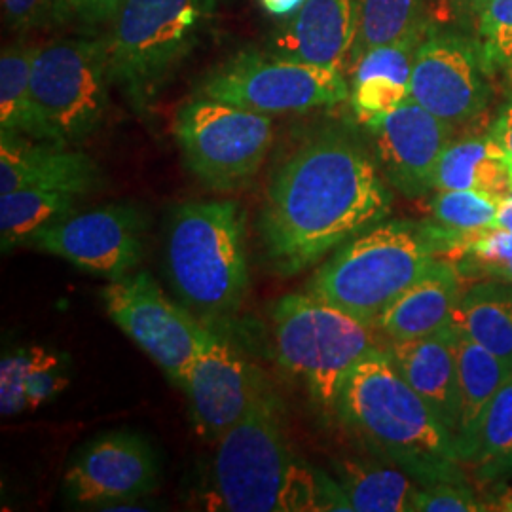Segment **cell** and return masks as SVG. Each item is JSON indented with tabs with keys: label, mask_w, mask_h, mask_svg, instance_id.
Returning a JSON list of instances; mask_svg holds the SVG:
<instances>
[{
	"label": "cell",
	"mask_w": 512,
	"mask_h": 512,
	"mask_svg": "<svg viewBox=\"0 0 512 512\" xmlns=\"http://www.w3.org/2000/svg\"><path fill=\"white\" fill-rule=\"evenodd\" d=\"M391 209V190L365 148L340 131L317 133L270 181L256 222L264 262L281 277L302 274Z\"/></svg>",
	"instance_id": "obj_1"
},
{
	"label": "cell",
	"mask_w": 512,
	"mask_h": 512,
	"mask_svg": "<svg viewBox=\"0 0 512 512\" xmlns=\"http://www.w3.org/2000/svg\"><path fill=\"white\" fill-rule=\"evenodd\" d=\"M205 507L228 512H351L338 480L298 458L283 408L272 393L217 440Z\"/></svg>",
	"instance_id": "obj_2"
},
{
	"label": "cell",
	"mask_w": 512,
	"mask_h": 512,
	"mask_svg": "<svg viewBox=\"0 0 512 512\" xmlns=\"http://www.w3.org/2000/svg\"><path fill=\"white\" fill-rule=\"evenodd\" d=\"M336 414L376 454L421 486L465 482L458 439L393 365L387 349L349 372Z\"/></svg>",
	"instance_id": "obj_3"
},
{
	"label": "cell",
	"mask_w": 512,
	"mask_h": 512,
	"mask_svg": "<svg viewBox=\"0 0 512 512\" xmlns=\"http://www.w3.org/2000/svg\"><path fill=\"white\" fill-rule=\"evenodd\" d=\"M165 268L181 304L205 327L215 329L238 315L249 289L243 209L232 200L175 207Z\"/></svg>",
	"instance_id": "obj_4"
},
{
	"label": "cell",
	"mask_w": 512,
	"mask_h": 512,
	"mask_svg": "<svg viewBox=\"0 0 512 512\" xmlns=\"http://www.w3.org/2000/svg\"><path fill=\"white\" fill-rule=\"evenodd\" d=\"M437 258L425 224L385 219L336 249L306 291L376 327Z\"/></svg>",
	"instance_id": "obj_5"
},
{
	"label": "cell",
	"mask_w": 512,
	"mask_h": 512,
	"mask_svg": "<svg viewBox=\"0 0 512 512\" xmlns=\"http://www.w3.org/2000/svg\"><path fill=\"white\" fill-rule=\"evenodd\" d=\"M215 0H126L110 21V80L145 114L202 40Z\"/></svg>",
	"instance_id": "obj_6"
},
{
	"label": "cell",
	"mask_w": 512,
	"mask_h": 512,
	"mask_svg": "<svg viewBox=\"0 0 512 512\" xmlns=\"http://www.w3.org/2000/svg\"><path fill=\"white\" fill-rule=\"evenodd\" d=\"M275 355L321 410L336 412L349 372L380 351L378 327L315 294L283 296L272 310Z\"/></svg>",
	"instance_id": "obj_7"
},
{
	"label": "cell",
	"mask_w": 512,
	"mask_h": 512,
	"mask_svg": "<svg viewBox=\"0 0 512 512\" xmlns=\"http://www.w3.org/2000/svg\"><path fill=\"white\" fill-rule=\"evenodd\" d=\"M107 40L61 38L38 46L31 73L33 139L78 145L109 112Z\"/></svg>",
	"instance_id": "obj_8"
},
{
	"label": "cell",
	"mask_w": 512,
	"mask_h": 512,
	"mask_svg": "<svg viewBox=\"0 0 512 512\" xmlns=\"http://www.w3.org/2000/svg\"><path fill=\"white\" fill-rule=\"evenodd\" d=\"M173 135L184 164L200 183L230 192L253 181L274 143L272 116L209 97L177 110Z\"/></svg>",
	"instance_id": "obj_9"
},
{
	"label": "cell",
	"mask_w": 512,
	"mask_h": 512,
	"mask_svg": "<svg viewBox=\"0 0 512 512\" xmlns=\"http://www.w3.org/2000/svg\"><path fill=\"white\" fill-rule=\"evenodd\" d=\"M194 95L272 116L334 107L348 99L349 86L340 69L245 50L205 74Z\"/></svg>",
	"instance_id": "obj_10"
},
{
	"label": "cell",
	"mask_w": 512,
	"mask_h": 512,
	"mask_svg": "<svg viewBox=\"0 0 512 512\" xmlns=\"http://www.w3.org/2000/svg\"><path fill=\"white\" fill-rule=\"evenodd\" d=\"M101 298L110 321L183 389L205 325L173 302L148 272L110 281Z\"/></svg>",
	"instance_id": "obj_11"
},
{
	"label": "cell",
	"mask_w": 512,
	"mask_h": 512,
	"mask_svg": "<svg viewBox=\"0 0 512 512\" xmlns=\"http://www.w3.org/2000/svg\"><path fill=\"white\" fill-rule=\"evenodd\" d=\"M492 78L480 40L427 25L414 57L410 99L458 128L488 107Z\"/></svg>",
	"instance_id": "obj_12"
},
{
	"label": "cell",
	"mask_w": 512,
	"mask_h": 512,
	"mask_svg": "<svg viewBox=\"0 0 512 512\" xmlns=\"http://www.w3.org/2000/svg\"><path fill=\"white\" fill-rule=\"evenodd\" d=\"M148 217L133 203H112L55 220L25 245L59 256L78 270L116 281L133 274L145 255Z\"/></svg>",
	"instance_id": "obj_13"
},
{
	"label": "cell",
	"mask_w": 512,
	"mask_h": 512,
	"mask_svg": "<svg viewBox=\"0 0 512 512\" xmlns=\"http://www.w3.org/2000/svg\"><path fill=\"white\" fill-rule=\"evenodd\" d=\"M183 391L194 431L209 442L222 439L270 393L262 372L211 327L203 330Z\"/></svg>",
	"instance_id": "obj_14"
},
{
	"label": "cell",
	"mask_w": 512,
	"mask_h": 512,
	"mask_svg": "<svg viewBox=\"0 0 512 512\" xmlns=\"http://www.w3.org/2000/svg\"><path fill=\"white\" fill-rule=\"evenodd\" d=\"M160 476L162 463L150 440L114 429L84 444L65 473V492L76 505L110 511L152 494Z\"/></svg>",
	"instance_id": "obj_15"
},
{
	"label": "cell",
	"mask_w": 512,
	"mask_h": 512,
	"mask_svg": "<svg viewBox=\"0 0 512 512\" xmlns=\"http://www.w3.org/2000/svg\"><path fill=\"white\" fill-rule=\"evenodd\" d=\"M374 137L376 158L385 181L406 198L435 190L440 156L452 143V129L435 114L408 99L366 124Z\"/></svg>",
	"instance_id": "obj_16"
},
{
	"label": "cell",
	"mask_w": 512,
	"mask_h": 512,
	"mask_svg": "<svg viewBox=\"0 0 512 512\" xmlns=\"http://www.w3.org/2000/svg\"><path fill=\"white\" fill-rule=\"evenodd\" d=\"M101 184V167L88 154L0 131V196L21 188H44L84 198Z\"/></svg>",
	"instance_id": "obj_17"
},
{
	"label": "cell",
	"mask_w": 512,
	"mask_h": 512,
	"mask_svg": "<svg viewBox=\"0 0 512 512\" xmlns=\"http://www.w3.org/2000/svg\"><path fill=\"white\" fill-rule=\"evenodd\" d=\"M387 353L404 380L458 439L459 399L456 327L429 336L389 342Z\"/></svg>",
	"instance_id": "obj_18"
},
{
	"label": "cell",
	"mask_w": 512,
	"mask_h": 512,
	"mask_svg": "<svg viewBox=\"0 0 512 512\" xmlns=\"http://www.w3.org/2000/svg\"><path fill=\"white\" fill-rule=\"evenodd\" d=\"M357 27V0H306L272 38V52L317 67L348 61Z\"/></svg>",
	"instance_id": "obj_19"
},
{
	"label": "cell",
	"mask_w": 512,
	"mask_h": 512,
	"mask_svg": "<svg viewBox=\"0 0 512 512\" xmlns=\"http://www.w3.org/2000/svg\"><path fill=\"white\" fill-rule=\"evenodd\" d=\"M461 279L463 275L452 260L437 258L423 277L380 315L376 327L389 342L414 340L450 327L465 291Z\"/></svg>",
	"instance_id": "obj_20"
},
{
	"label": "cell",
	"mask_w": 512,
	"mask_h": 512,
	"mask_svg": "<svg viewBox=\"0 0 512 512\" xmlns=\"http://www.w3.org/2000/svg\"><path fill=\"white\" fill-rule=\"evenodd\" d=\"M71 361L44 346L10 351L0 361V414L12 418L37 412L67 389Z\"/></svg>",
	"instance_id": "obj_21"
},
{
	"label": "cell",
	"mask_w": 512,
	"mask_h": 512,
	"mask_svg": "<svg viewBox=\"0 0 512 512\" xmlns=\"http://www.w3.org/2000/svg\"><path fill=\"white\" fill-rule=\"evenodd\" d=\"M458 357L459 412L458 448L461 461L475 458L476 444L484 416L497 391L509 380L511 368L494 353L478 346L456 327Z\"/></svg>",
	"instance_id": "obj_22"
},
{
	"label": "cell",
	"mask_w": 512,
	"mask_h": 512,
	"mask_svg": "<svg viewBox=\"0 0 512 512\" xmlns=\"http://www.w3.org/2000/svg\"><path fill=\"white\" fill-rule=\"evenodd\" d=\"M512 188V158L494 137L452 141L440 156L435 190H478L507 196Z\"/></svg>",
	"instance_id": "obj_23"
},
{
	"label": "cell",
	"mask_w": 512,
	"mask_h": 512,
	"mask_svg": "<svg viewBox=\"0 0 512 512\" xmlns=\"http://www.w3.org/2000/svg\"><path fill=\"white\" fill-rule=\"evenodd\" d=\"M452 325L512 370V285L486 281L469 287Z\"/></svg>",
	"instance_id": "obj_24"
},
{
	"label": "cell",
	"mask_w": 512,
	"mask_h": 512,
	"mask_svg": "<svg viewBox=\"0 0 512 512\" xmlns=\"http://www.w3.org/2000/svg\"><path fill=\"white\" fill-rule=\"evenodd\" d=\"M338 484L349 509L357 512H410L420 488L401 469L344 461Z\"/></svg>",
	"instance_id": "obj_25"
},
{
	"label": "cell",
	"mask_w": 512,
	"mask_h": 512,
	"mask_svg": "<svg viewBox=\"0 0 512 512\" xmlns=\"http://www.w3.org/2000/svg\"><path fill=\"white\" fill-rule=\"evenodd\" d=\"M80 196L63 190L21 188L0 196V245L8 253L40 228L76 213Z\"/></svg>",
	"instance_id": "obj_26"
},
{
	"label": "cell",
	"mask_w": 512,
	"mask_h": 512,
	"mask_svg": "<svg viewBox=\"0 0 512 512\" xmlns=\"http://www.w3.org/2000/svg\"><path fill=\"white\" fill-rule=\"evenodd\" d=\"M427 232L437 256L452 260L459 272L488 275L512 285V232L492 228L459 236L437 224H427Z\"/></svg>",
	"instance_id": "obj_27"
},
{
	"label": "cell",
	"mask_w": 512,
	"mask_h": 512,
	"mask_svg": "<svg viewBox=\"0 0 512 512\" xmlns=\"http://www.w3.org/2000/svg\"><path fill=\"white\" fill-rule=\"evenodd\" d=\"M425 29L423 0H357V27L349 65H355L372 48L421 35Z\"/></svg>",
	"instance_id": "obj_28"
},
{
	"label": "cell",
	"mask_w": 512,
	"mask_h": 512,
	"mask_svg": "<svg viewBox=\"0 0 512 512\" xmlns=\"http://www.w3.org/2000/svg\"><path fill=\"white\" fill-rule=\"evenodd\" d=\"M38 46L25 40L6 46L0 55V131L33 139L31 73Z\"/></svg>",
	"instance_id": "obj_29"
},
{
	"label": "cell",
	"mask_w": 512,
	"mask_h": 512,
	"mask_svg": "<svg viewBox=\"0 0 512 512\" xmlns=\"http://www.w3.org/2000/svg\"><path fill=\"white\" fill-rule=\"evenodd\" d=\"M503 196L478 190H437L429 202L433 224L459 236L495 228Z\"/></svg>",
	"instance_id": "obj_30"
},
{
	"label": "cell",
	"mask_w": 512,
	"mask_h": 512,
	"mask_svg": "<svg viewBox=\"0 0 512 512\" xmlns=\"http://www.w3.org/2000/svg\"><path fill=\"white\" fill-rule=\"evenodd\" d=\"M471 463H475L480 475L490 478L512 469V374L484 416Z\"/></svg>",
	"instance_id": "obj_31"
},
{
	"label": "cell",
	"mask_w": 512,
	"mask_h": 512,
	"mask_svg": "<svg viewBox=\"0 0 512 512\" xmlns=\"http://www.w3.org/2000/svg\"><path fill=\"white\" fill-rule=\"evenodd\" d=\"M478 40L492 76L512 88V0H488L478 12Z\"/></svg>",
	"instance_id": "obj_32"
},
{
	"label": "cell",
	"mask_w": 512,
	"mask_h": 512,
	"mask_svg": "<svg viewBox=\"0 0 512 512\" xmlns=\"http://www.w3.org/2000/svg\"><path fill=\"white\" fill-rule=\"evenodd\" d=\"M410 99V86L391 76L374 74L355 78L351 88V105L357 118L368 124L387 112L401 107Z\"/></svg>",
	"instance_id": "obj_33"
},
{
	"label": "cell",
	"mask_w": 512,
	"mask_h": 512,
	"mask_svg": "<svg viewBox=\"0 0 512 512\" xmlns=\"http://www.w3.org/2000/svg\"><path fill=\"white\" fill-rule=\"evenodd\" d=\"M465 482H442L420 488L414 511L425 512H478L488 511Z\"/></svg>",
	"instance_id": "obj_34"
},
{
	"label": "cell",
	"mask_w": 512,
	"mask_h": 512,
	"mask_svg": "<svg viewBox=\"0 0 512 512\" xmlns=\"http://www.w3.org/2000/svg\"><path fill=\"white\" fill-rule=\"evenodd\" d=\"M2 6L6 21L23 31L67 21L65 0H2Z\"/></svg>",
	"instance_id": "obj_35"
},
{
	"label": "cell",
	"mask_w": 512,
	"mask_h": 512,
	"mask_svg": "<svg viewBox=\"0 0 512 512\" xmlns=\"http://www.w3.org/2000/svg\"><path fill=\"white\" fill-rule=\"evenodd\" d=\"M126 0H65L67 21L78 19L86 25L110 23Z\"/></svg>",
	"instance_id": "obj_36"
},
{
	"label": "cell",
	"mask_w": 512,
	"mask_h": 512,
	"mask_svg": "<svg viewBox=\"0 0 512 512\" xmlns=\"http://www.w3.org/2000/svg\"><path fill=\"white\" fill-rule=\"evenodd\" d=\"M490 135L494 137L495 141L512 158V97L507 101V105L501 109V112H499Z\"/></svg>",
	"instance_id": "obj_37"
},
{
	"label": "cell",
	"mask_w": 512,
	"mask_h": 512,
	"mask_svg": "<svg viewBox=\"0 0 512 512\" xmlns=\"http://www.w3.org/2000/svg\"><path fill=\"white\" fill-rule=\"evenodd\" d=\"M306 0H260L262 8L274 18H289L294 16Z\"/></svg>",
	"instance_id": "obj_38"
},
{
	"label": "cell",
	"mask_w": 512,
	"mask_h": 512,
	"mask_svg": "<svg viewBox=\"0 0 512 512\" xmlns=\"http://www.w3.org/2000/svg\"><path fill=\"white\" fill-rule=\"evenodd\" d=\"M440 2L448 12H469L478 16V12L484 8L488 0H440Z\"/></svg>",
	"instance_id": "obj_39"
},
{
	"label": "cell",
	"mask_w": 512,
	"mask_h": 512,
	"mask_svg": "<svg viewBox=\"0 0 512 512\" xmlns=\"http://www.w3.org/2000/svg\"><path fill=\"white\" fill-rule=\"evenodd\" d=\"M495 228L512 232V188L511 192L501 202L499 213H497V220H495Z\"/></svg>",
	"instance_id": "obj_40"
}]
</instances>
